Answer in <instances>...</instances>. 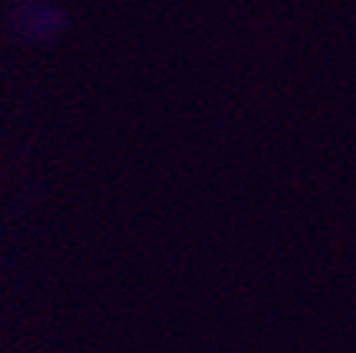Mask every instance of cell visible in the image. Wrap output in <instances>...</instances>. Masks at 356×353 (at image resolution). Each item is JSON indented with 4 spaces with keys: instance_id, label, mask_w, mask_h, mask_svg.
Here are the masks:
<instances>
[{
    "instance_id": "obj_1",
    "label": "cell",
    "mask_w": 356,
    "mask_h": 353,
    "mask_svg": "<svg viewBox=\"0 0 356 353\" xmlns=\"http://www.w3.org/2000/svg\"><path fill=\"white\" fill-rule=\"evenodd\" d=\"M69 15L56 0H15L13 33L28 46H51L66 33Z\"/></svg>"
}]
</instances>
